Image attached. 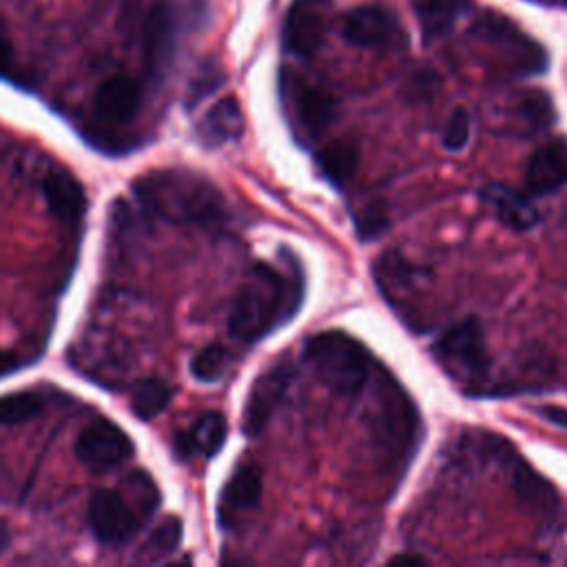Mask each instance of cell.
Returning a JSON list of instances; mask_svg holds the SVG:
<instances>
[{"mask_svg":"<svg viewBox=\"0 0 567 567\" xmlns=\"http://www.w3.org/2000/svg\"><path fill=\"white\" fill-rule=\"evenodd\" d=\"M301 275H281L266 264H257L235 297L228 332L239 341H257L288 321L301 306Z\"/></svg>","mask_w":567,"mask_h":567,"instance_id":"cell-1","label":"cell"},{"mask_svg":"<svg viewBox=\"0 0 567 567\" xmlns=\"http://www.w3.org/2000/svg\"><path fill=\"white\" fill-rule=\"evenodd\" d=\"M142 206L168 224H217L224 215L221 193L204 177L186 171H153L133 184Z\"/></svg>","mask_w":567,"mask_h":567,"instance_id":"cell-2","label":"cell"},{"mask_svg":"<svg viewBox=\"0 0 567 567\" xmlns=\"http://www.w3.org/2000/svg\"><path fill=\"white\" fill-rule=\"evenodd\" d=\"M303 354L319 381L337 394L354 396L368 381L372 363L368 350L341 330H328L310 337Z\"/></svg>","mask_w":567,"mask_h":567,"instance_id":"cell-3","label":"cell"},{"mask_svg":"<svg viewBox=\"0 0 567 567\" xmlns=\"http://www.w3.org/2000/svg\"><path fill=\"white\" fill-rule=\"evenodd\" d=\"M481 42L501 51L505 62L516 73H540L547 66V55L540 44L529 40L507 18L496 11H485L472 31Z\"/></svg>","mask_w":567,"mask_h":567,"instance_id":"cell-4","label":"cell"},{"mask_svg":"<svg viewBox=\"0 0 567 567\" xmlns=\"http://www.w3.org/2000/svg\"><path fill=\"white\" fill-rule=\"evenodd\" d=\"M416 421L419 416L412 401L392 379H385L374 392L372 430L377 441L392 452L410 450L416 434Z\"/></svg>","mask_w":567,"mask_h":567,"instance_id":"cell-5","label":"cell"},{"mask_svg":"<svg viewBox=\"0 0 567 567\" xmlns=\"http://www.w3.org/2000/svg\"><path fill=\"white\" fill-rule=\"evenodd\" d=\"M133 454V443L113 421L97 419L86 425L75 441L78 461L91 472H109Z\"/></svg>","mask_w":567,"mask_h":567,"instance_id":"cell-6","label":"cell"},{"mask_svg":"<svg viewBox=\"0 0 567 567\" xmlns=\"http://www.w3.org/2000/svg\"><path fill=\"white\" fill-rule=\"evenodd\" d=\"M330 18V0H292L284 20L286 51L310 58L321 47Z\"/></svg>","mask_w":567,"mask_h":567,"instance_id":"cell-7","label":"cell"},{"mask_svg":"<svg viewBox=\"0 0 567 567\" xmlns=\"http://www.w3.org/2000/svg\"><path fill=\"white\" fill-rule=\"evenodd\" d=\"M341 35L350 44L365 49L392 47L399 40L405 42L401 22L383 4H361L352 9L341 22Z\"/></svg>","mask_w":567,"mask_h":567,"instance_id":"cell-8","label":"cell"},{"mask_svg":"<svg viewBox=\"0 0 567 567\" xmlns=\"http://www.w3.org/2000/svg\"><path fill=\"white\" fill-rule=\"evenodd\" d=\"M140 518L117 489H97L89 503V527L100 543L122 545L140 529Z\"/></svg>","mask_w":567,"mask_h":567,"instance_id":"cell-9","label":"cell"},{"mask_svg":"<svg viewBox=\"0 0 567 567\" xmlns=\"http://www.w3.org/2000/svg\"><path fill=\"white\" fill-rule=\"evenodd\" d=\"M292 374H295L292 365L288 361H279L255 379L244 405V416H241V427L248 436H255L266 427L270 414L281 403L292 381Z\"/></svg>","mask_w":567,"mask_h":567,"instance_id":"cell-10","label":"cell"},{"mask_svg":"<svg viewBox=\"0 0 567 567\" xmlns=\"http://www.w3.org/2000/svg\"><path fill=\"white\" fill-rule=\"evenodd\" d=\"M281 95L286 97L295 122L308 133H321L334 117L337 102L323 89L306 82L299 75H281Z\"/></svg>","mask_w":567,"mask_h":567,"instance_id":"cell-11","label":"cell"},{"mask_svg":"<svg viewBox=\"0 0 567 567\" xmlns=\"http://www.w3.org/2000/svg\"><path fill=\"white\" fill-rule=\"evenodd\" d=\"M434 352L441 361L465 370L467 374H481L487 368V350L483 328L474 317L461 319L447 328L434 343Z\"/></svg>","mask_w":567,"mask_h":567,"instance_id":"cell-12","label":"cell"},{"mask_svg":"<svg viewBox=\"0 0 567 567\" xmlns=\"http://www.w3.org/2000/svg\"><path fill=\"white\" fill-rule=\"evenodd\" d=\"M527 188L536 195H549L567 184V140H551L540 146L525 171Z\"/></svg>","mask_w":567,"mask_h":567,"instance_id":"cell-13","label":"cell"},{"mask_svg":"<svg viewBox=\"0 0 567 567\" xmlns=\"http://www.w3.org/2000/svg\"><path fill=\"white\" fill-rule=\"evenodd\" d=\"M42 193L51 215L60 221H78L84 215V188L66 168L51 166L42 179Z\"/></svg>","mask_w":567,"mask_h":567,"instance_id":"cell-14","label":"cell"},{"mask_svg":"<svg viewBox=\"0 0 567 567\" xmlns=\"http://www.w3.org/2000/svg\"><path fill=\"white\" fill-rule=\"evenodd\" d=\"M140 102H142V89L128 75L106 78L93 95V109L106 122L131 120L137 113Z\"/></svg>","mask_w":567,"mask_h":567,"instance_id":"cell-15","label":"cell"},{"mask_svg":"<svg viewBox=\"0 0 567 567\" xmlns=\"http://www.w3.org/2000/svg\"><path fill=\"white\" fill-rule=\"evenodd\" d=\"M241 133L244 113L235 97H221L219 102H215L197 124V140L208 148L235 142L237 137H241Z\"/></svg>","mask_w":567,"mask_h":567,"instance_id":"cell-16","label":"cell"},{"mask_svg":"<svg viewBox=\"0 0 567 567\" xmlns=\"http://www.w3.org/2000/svg\"><path fill=\"white\" fill-rule=\"evenodd\" d=\"M228 434L226 419L219 412H204L195 419L188 432H179L175 436V452L182 458H188L193 454H202L206 458L215 456Z\"/></svg>","mask_w":567,"mask_h":567,"instance_id":"cell-17","label":"cell"},{"mask_svg":"<svg viewBox=\"0 0 567 567\" xmlns=\"http://www.w3.org/2000/svg\"><path fill=\"white\" fill-rule=\"evenodd\" d=\"M481 199L489 204L498 219L514 230H527L538 221V208L532 199L503 184H487L481 190Z\"/></svg>","mask_w":567,"mask_h":567,"instance_id":"cell-18","label":"cell"},{"mask_svg":"<svg viewBox=\"0 0 567 567\" xmlns=\"http://www.w3.org/2000/svg\"><path fill=\"white\" fill-rule=\"evenodd\" d=\"M512 483H514V492L525 509L545 514V516H554V512L558 509V496H556L551 483L520 458H516V463L512 467Z\"/></svg>","mask_w":567,"mask_h":567,"instance_id":"cell-19","label":"cell"},{"mask_svg":"<svg viewBox=\"0 0 567 567\" xmlns=\"http://www.w3.org/2000/svg\"><path fill=\"white\" fill-rule=\"evenodd\" d=\"M259 498H261V470L255 463H241L233 472V476L228 478L221 492L224 520L228 516L255 509L259 505Z\"/></svg>","mask_w":567,"mask_h":567,"instance_id":"cell-20","label":"cell"},{"mask_svg":"<svg viewBox=\"0 0 567 567\" xmlns=\"http://www.w3.org/2000/svg\"><path fill=\"white\" fill-rule=\"evenodd\" d=\"M509 106H512L507 111L509 115L503 120V124H505V133H512V135H532L549 126V122L554 120L551 102L540 91H527L518 95L516 102Z\"/></svg>","mask_w":567,"mask_h":567,"instance_id":"cell-21","label":"cell"},{"mask_svg":"<svg viewBox=\"0 0 567 567\" xmlns=\"http://www.w3.org/2000/svg\"><path fill=\"white\" fill-rule=\"evenodd\" d=\"M175 40V18L166 2H155L144 20V47L146 58L153 69L162 66L173 49Z\"/></svg>","mask_w":567,"mask_h":567,"instance_id":"cell-22","label":"cell"},{"mask_svg":"<svg viewBox=\"0 0 567 567\" xmlns=\"http://www.w3.org/2000/svg\"><path fill=\"white\" fill-rule=\"evenodd\" d=\"M412 7L423 38L434 40L452 31L456 20L470 11L472 0H412Z\"/></svg>","mask_w":567,"mask_h":567,"instance_id":"cell-23","label":"cell"},{"mask_svg":"<svg viewBox=\"0 0 567 567\" xmlns=\"http://www.w3.org/2000/svg\"><path fill=\"white\" fill-rule=\"evenodd\" d=\"M173 399V388L164 379H144L131 392V410L137 419L151 421L162 414Z\"/></svg>","mask_w":567,"mask_h":567,"instance_id":"cell-24","label":"cell"},{"mask_svg":"<svg viewBox=\"0 0 567 567\" xmlns=\"http://www.w3.org/2000/svg\"><path fill=\"white\" fill-rule=\"evenodd\" d=\"M319 171L332 184H343L357 168V148L343 140H337L317 153Z\"/></svg>","mask_w":567,"mask_h":567,"instance_id":"cell-25","label":"cell"},{"mask_svg":"<svg viewBox=\"0 0 567 567\" xmlns=\"http://www.w3.org/2000/svg\"><path fill=\"white\" fill-rule=\"evenodd\" d=\"M120 494L126 498V503L131 505V509L135 512V516L140 518L142 525L151 518V514L155 512V507L159 503V492H157L155 483L151 481L148 474H144L140 470L131 472L126 476L124 492H120Z\"/></svg>","mask_w":567,"mask_h":567,"instance_id":"cell-26","label":"cell"},{"mask_svg":"<svg viewBox=\"0 0 567 567\" xmlns=\"http://www.w3.org/2000/svg\"><path fill=\"white\" fill-rule=\"evenodd\" d=\"M44 408V399L38 392H13L0 396V423L16 425L35 419Z\"/></svg>","mask_w":567,"mask_h":567,"instance_id":"cell-27","label":"cell"},{"mask_svg":"<svg viewBox=\"0 0 567 567\" xmlns=\"http://www.w3.org/2000/svg\"><path fill=\"white\" fill-rule=\"evenodd\" d=\"M228 368V350L219 343L204 346L190 359V374L202 383H215Z\"/></svg>","mask_w":567,"mask_h":567,"instance_id":"cell-28","label":"cell"},{"mask_svg":"<svg viewBox=\"0 0 567 567\" xmlns=\"http://www.w3.org/2000/svg\"><path fill=\"white\" fill-rule=\"evenodd\" d=\"M179 543H182V520L177 516H166L148 534L144 554H148L151 558H164L173 554L179 547Z\"/></svg>","mask_w":567,"mask_h":567,"instance_id":"cell-29","label":"cell"},{"mask_svg":"<svg viewBox=\"0 0 567 567\" xmlns=\"http://www.w3.org/2000/svg\"><path fill=\"white\" fill-rule=\"evenodd\" d=\"M224 84V71L217 62L206 60L199 64V69L193 73L188 86H186V106H197L204 97H208L213 91H217Z\"/></svg>","mask_w":567,"mask_h":567,"instance_id":"cell-30","label":"cell"},{"mask_svg":"<svg viewBox=\"0 0 567 567\" xmlns=\"http://www.w3.org/2000/svg\"><path fill=\"white\" fill-rule=\"evenodd\" d=\"M354 224H357V233L361 239H374L379 237L388 224H390V215H388V208L383 202L374 199V202H368L354 217Z\"/></svg>","mask_w":567,"mask_h":567,"instance_id":"cell-31","label":"cell"},{"mask_svg":"<svg viewBox=\"0 0 567 567\" xmlns=\"http://www.w3.org/2000/svg\"><path fill=\"white\" fill-rule=\"evenodd\" d=\"M470 113L463 106L454 109L443 131V146L447 151H461L470 140Z\"/></svg>","mask_w":567,"mask_h":567,"instance_id":"cell-32","label":"cell"},{"mask_svg":"<svg viewBox=\"0 0 567 567\" xmlns=\"http://www.w3.org/2000/svg\"><path fill=\"white\" fill-rule=\"evenodd\" d=\"M439 78L434 73H414L408 82V95L412 100H425L436 91Z\"/></svg>","mask_w":567,"mask_h":567,"instance_id":"cell-33","label":"cell"},{"mask_svg":"<svg viewBox=\"0 0 567 567\" xmlns=\"http://www.w3.org/2000/svg\"><path fill=\"white\" fill-rule=\"evenodd\" d=\"M538 414L545 421H549L551 425H558V427L567 430V408H563V405H543V408H538Z\"/></svg>","mask_w":567,"mask_h":567,"instance_id":"cell-34","label":"cell"},{"mask_svg":"<svg viewBox=\"0 0 567 567\" xmlns=\"http://www.w3.org/2000/svg\"><path fill=\"white\" fill-rule=\"evenodd\" d=\"M13 62V47H11V40L9 35L4 33L2 24H0V73H4Z\"/></svg>","mask_w":567,"mask_h":567,"instance_id":"cell-35","label":"cell"},{"mask_svg":"<svg viewBox=\"0 0 567 567\" xmlns=\"http://www.w3.org/2000/svg\"><path fill=\"white\" fill-rule=\"evenodd\" d=\"M18 354L11 350H0V377L11 374L18 368Z\"/></svg>","mask_w":567,"mask_h":567,"instance_id":"cell-36","label":"cell"},{"mask_svg":"<svg viewBox=\"0 0 567 567\" xmlns=\"http://www.w3.org/2000/svg\"><path fill=\"white\" fill-rule=\"evenodd\" d=\"M9 545H11V532H9L7 523L0 520V556H4V551L9 549Z\"/></svg>","mask_w":567,"mask_h":567,"instance_id":"cell-37","label":"cell"},{"mask_svg":"<svg viewBox=\"0 0 567 567\" xmlns=\"http://www.w3.org/2000/svg\"><path fill=\"white\" fill-rule=\"evenodd\" d=\"M390 563H399V565H403V563L419 565V563H423V558H421V556H416V554H399V556L390 558Z\"/></svg>","mask_w":567,"mask_h":567,"instance_id":"cell-38","label":"cell"}]
</instances>
